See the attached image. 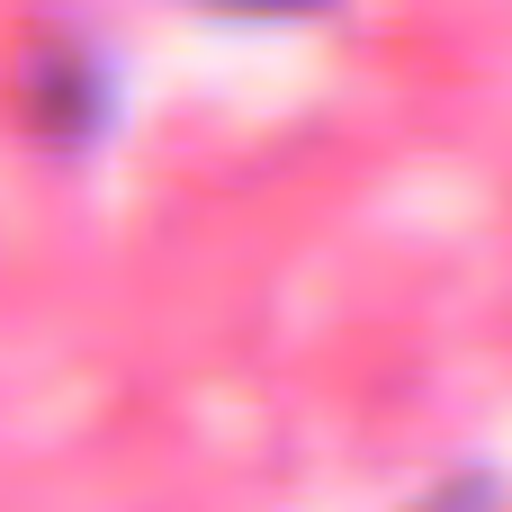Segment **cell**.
I'll list each match as a JSON object with an SVG mask.
<instances>
[{"label":"cell","instance_id":"obj_1","mask_svg":"<svg viewBox=\"0 0 512 512\" xmlns=\"http://www.w3.org/2000/svg\"><path fill=\"white\" fill-rule=\"evenodd\" d=\"M243 9H288V0H243Z\"/></svg>","mask_w":512,"mask_h":512}]
</instances>
